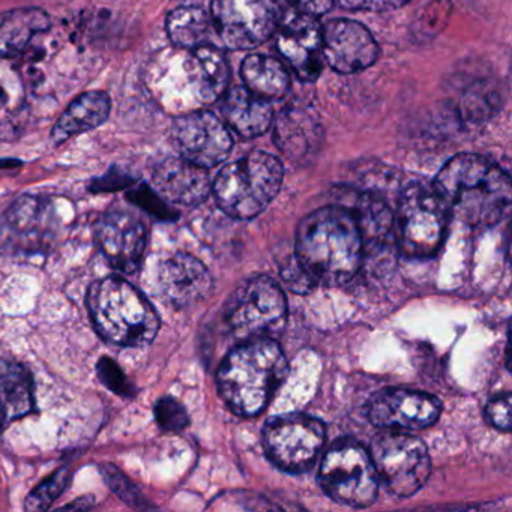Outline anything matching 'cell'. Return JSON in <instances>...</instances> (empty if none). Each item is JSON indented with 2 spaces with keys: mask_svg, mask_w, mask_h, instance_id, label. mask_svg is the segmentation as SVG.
Returning a JSON list of instances; mask_svg holds the SVG:
<instances>
[{
  "mask_svg": "<svg viewBox=\"0 0 512 512\" xmlns=\"http://www.w3.org/2000/svg\"><path fill=\"white\" fill-rule=\"evenodd\" d=\"M364 253L358 218L347 206L317 209L296 230V260L314 284L338 286L352 280Z\"/></svg>",
  "mask_w": 512,
  "mask_h": 512,
  "instance_id": "cell-1",
  "label": "cell"
},
{
  "mask_svg": "<svg viewBox=\"0 0 512 512\" xmlns=\"http://www.w3.org/2000/svg\"><path fill=\"white\" fill-rule=\"evenodd\" d=\"M433 190L449 217L467 226H494L511 208L508 173L482 155H455L437 173Z\"/></svg>",
  "mask_w": 512,
  "mask_h": 512,
  "instance_id": "cell-2",
  "label": "cell"
},
{
  "mask_svg": "<svg viewBox=\"0 0 512 512\" xmlns=\"http://www.w3.org/2000/svg\"><path fill=\"white\" fill-rule=\"evenodd\" d=\"M286 374L287 359L277 341H244L220 365L218 391L232 412L256 416L268 407Z\"/></svg>",
  "mask_w": 512,
  "mask_h": 512,
  "instance_id": "cell-3",
  "label": "cell"
},
{
  "mask_svg": "<svg viewBox=\"0 0 512 512\" xmlns=\"http://www.w3.org/2000/svg\"><path fill=\"white\" fill-rule=\"evenodd\" d=\"M88 307L98 334L118 346H145L160 328V317L151 302L122 278L95 283L89 290Z\"/></svg>",
  "mask_w": 512,
  "mask_h": 512,
  "instance_id": "cell-4",
  "label": "cell"
},
{
  "mask_svg": "<svg viewBox=\"0 0 512 512\" xmlns=\"http://www.w3.org/2000/svg\"><path fill=\"white\" fill-rule=\"evenodd\" d=\"M284 169L272 154L253 151L220 170L212 191L221 211L236 220L262 214L280 193Z\"/></svg>",
  "mask_w": 512,
  "mask_h": 512,
  "instance_id": "cell-5",
  "label": "cell"
},
{
  "mask_svg": "<svg viewBox=\"0 0 512 512\" xmlns=\"http://www.w3.org/2000/svg\"><path fill=\"white\" fill-rule=\"evenodd\" d=\"M224 319L238 340H275L287 320L283 290L266 275L250 278L230 296Z\"/></svg>",
  "mask_w": 512,
  "mask_h": 512,
  "instance_id": "cell-6",
  "label": "cell"
},
{
  "mask_svg": "<svg viewBox=\"0 0 512 512\" xmlns=\"http://www.w3.org/2000/svg\"><path fill=\"white\" fill-rule=\"evenodd\" d=\"M451 217L433 187L410 184L401 194L395 217V235L401 253L427 259L439 251Z\"/></svg>",
  "mask_w": 512,
  "mask_h": 512,
  "instance_id": "cell-7",
  "label": "cell"
},
{
  "mask_svg": "<svg viewBox=\"0 0 512 512\" xmlns=\"http://www.w3.org/2000/svg\"><path fill=\"white\" fill-rule=\"evenodd\" d=\"M319 482L341 505L368 508L379 494V476L364 446L352 440L335 443L320 464Z\"/></svg>",
  "mask_w": 512,
  "mask_h": 512,
  "instance_id": "cell-8",
  "label": "cell"
},
{
  "mask_svg": "<svg viewBox=\"0 0 512 512\" xmlns=\"http://www.w3.org/2000/svg\"><path fill=\"white\" fill-rule=\"evenodd\" d=\"M368 454L379 481L395 496H413L430 478L431 460L427 446L412 434L382 431L371 440Z\"/></svg>",
  "mask_w": 512,
  "mask_h": 512,
  "instance_id": "cell-9",
  "label": "cell"
},
{
  "mask_svg": "<svg viewBox=\"0 0 512 512\" xmlns=\"http://www.w3.org/2000/svg\"><path fill=\"white\" fill-rule=\"evenodd\" d=\"M326 428L320 419L292 413L271 419L263 431L269 460L289 473L307 472L325 445Z\"/></svg>",
  "mask_w": 512,
  "mask_h": 512,
  "instance_id": "cell-10",
  "label": "cell"
},
{
  "mask_svg": "<svg viewBox=\"0 0 512 512\" xmlns=\"http://www.w3.org/2000/svg\"><path fill=\"white\" fill-rule=\"evenodd\" d=\"M212 22L226 49L253 50L277 32L278 0H212Z\"/></svg>",
  "mask_w": 512,
  "mask_h": 512,
  "instance_id": "cell-11",
  "label": "cell"
},
{
  "mask_svg": "<svg viewBox=\"0 0 512 512\" xmlns=\"http://www.w3.org/2000/svg\"><path fill=\"white\" fill-rule=\"evenodd\" d=\"M56 236L52 205L37 197H23L0 218V251L13 257L46 253Z\"/></svg>",
  "mask_w": 512,
  "mask_h": 512,
  "instance_id": "cell-12",
  "label": "cell"
},
{
  "mask_svg": "<svg viewBox=\"0 0 512 512\" xmlns=\"http://www.w3.org/2000/svg\"><path fill=\"white\" fill-rule=\"evenodd\" d=\"M172 134L182 158L203 169L224 163L232 152L229 128L211 112L179 116L173 122Z\"/></svg>",
  "mask_w": 512,
  "mask_h": 512,
  "instance_id": "cell-13",
  "label": "cell"
},
{
  "mask_svg": "<svg viewBox=\"0 0 512 512\" xmlns=\"http://www.w3.org/2000/svg\"><path fill=\"white\" fill-rule=\"evenodd\" d=\"M323 61L340 74H355L376 64L380 47L362 23L335 19L322 28Z\"/></svg>",
  "mask_w": 512,
  "mask_h": 512,
  "instance_id": "cell-14",
  "label": "cell"
},
{
  "mask_svg": "<svg viewBox=\"0 0 512 512\" xmlns=\"http://www.w3.org/2000/svg\"><path fill=\"white\" fill-rule=\"evenodd\" d=\"M440 410V401L425 392L383 389L371 397L368 418L386 430H422L436 424Z\"/></svg>",
  "mask_w": 512,
  "mask_h": 512,
  "instance_id": "cell-15",
  "label": "cell"
},
{
  "mask_svg": "<svg viewBox=\"0 0 512 512\" xmlns=\"http://www.w3.org/2000/svg\"><path fill=\"white\" fill-rule=\"evenodd\" d=\"M277 49L302 82H316L323 70L322 28L316 17L290 11L281 17Z\"/></svg>",
  "mask_w": 512,
  "mask_h": 512,
  "instance_id": "cell-16",
  "label": "cell"
},
{
  "mask_svg": "<svg viewBox=\"0 0 512 512\" xmlns=\"http://www.w3.org/2000/svg\"><path fill=\"white\" fill-rule=\"evenodd\" d=\"M97 241L116 271L134 274L145 256L148 233L130 212L112 211L98 221Z\"/></svg>",
  "mask_w": 512,
  "mask_h": 512,
  "instance_id": "cell-17",
  "label": "cell"
},
{
  "mask_svg": "<svg viewBox=\"0 0 512 512\" xmlns=\"http://www.w3.org/2000/svg\"><path fill=\"white\" fill-rule=\"evenodd\" d=\"M155 191L176 205L196 206L208 199L212 190L208 169L185 158H166L152 175Z\"/></svg>",
  "mask_w": 512,
  "mask_h": 512,
  "instance_id": "cell-18",
  "label": "cell"
},
{
  "mask_svg": "<svg viewBox=\"0 0 512 512\" xmlns=\"http://www.w3.org/2000/svg\"><path fill=\"white\" fill-rule=\"evenodd\" d=\"M160 287L170 304L185 308L209 295L212 278L200 260L190 254L179 253L161 266Z\"/></svg>",
  "mask_w": 512,
  "mask_h": 512,
  "instance_id": "cell-19",
  "label": "cell"
},
{
  "mask_svg": "<svg viewBox=\"0 0 512 512\" xmlns=\"http://www.w3.org/2000/svg\"><path fill=\"white\" fill-rule=\"evenodd\" d=\"M274 124L275 145L292 161L314 157L322 146L323 128L313 110L289 106L281 110Z\"/></svg>",
  "mask_w": 512,
  "mask_h": 512,
  "instance_id": "cell-20",
  "label": "cell"
},
{
  "mask_svg": "<svg viewBox=\"0 0 512 512\" xmlns=\"http://www.w3.org/2000/svg\"><path fill=\"white\" fill-rule=\"evenodd\" d=\"M221 115L227 127L244 139L263 136L274 121L271 103L251 94L245 86H236L223 95Z\"/></svg>",
  "mask_w": 512,
  "mask_h": 512,
  "instance_id": "cell-21",
  "label": "cell"
},
{
  "mask_svg": "<svg viewBox=\"0 0 512 512\" xmlns=\"http://www.w3.org/2000/svg\"><path fill=\"white\" fill-rule=\"evenodd\" d=\"M112 112V100L103 91H89L80 95L62 113L52 130V142L62 145L73 137L101 127Z\"/></svg>",
  "mask_w": 512,
  "mask_h": 512,
  "instance_id": "cell-22",
  "label": "cell"
},
{
  "mask_svg": "<svg viewBox=\"0 0 512 512\" xmlns=\"http://www.w3.org/2000/svg\"><path fill=\"white\" fill-rule=\"evenodd\" d=\"M52 26L49 14L40 8H16L0 13V58L25 52L38 35Z\"/></svg>",
  "mask_w": 512,
  "mask_h": 512,
  "instance_id": "cell-23",
  "label": "cell"
},
{
  "mask_svg": "<svg viewBox=\"0 0 512 512\" xmlns=\"http://www.w3.org/2000/svg\"><path fill=\"white\" fill-rule=\"evenodd\" d=\"M241 77L245 88L263 100L280 101L289 94L292 80L286 68L271 56H247L242 62Z\"/></svg>",
  "mask_w": 512,
  "mask_h": 512,
  "instance_id": "cell-24",
  "label": "cell"
},
{
  "mask_svg": "<svg viewBox=\"0 0 512 512\" xmlns=\"http://www.w3.org/2000/svg\"><path fill=\"white\" fill-rule=\"evenodd\" d=\"M197 97L202 103H215L226 94L230 83V68L221 50L203 46L193 50L190 59Z\"/></svg>",
  "mask_w": 512,
  "mask_h": 512,
  "instance_id": "cell-25",
  "label": "cell"
},
{
  "mask_svg": "<svg viewBox=\"0 0 512 512\" xmlns=\"http://www.w3.org/2000/svg\"><path fill=\"white\" fill-rule=\"evenodd\" d=\"M167 35L179 49L193 50L212 46V37L217 35L211 14L196 5L176 8L167 16Z\"/></svg>",
  "mask_w": 512,
  "mask_h": 512,
  "instance_id": "cell-26",
  "label": "cell"
},
{
  "mask_svg": "<svg viewBox=\"0 0 512 512\" xmlns=\"http://www.w3.org/2000/svg\"><path fill=\"white\" fill-rule=\"evenodd\" d=\"M0 406L5 418H22L35 406L34 379L28 368L13 361H0Z\"/></svg>",
  "mask_w": 512,
  "mask_h": 512,
  "instance_id": "cell-27",
  "label": "cell"
},
{
  "mask_svg": "<svg viewBox=\"0 0 512 512\" xmlns=\"http://www.w3.org/2000/svg\"><path fill=\"white\" fill-rule=\"evenodd\" d=\"M350 209L358 218L359 227L364 236V244H367L368 241L382 239L391 230L394 217H392L391 209L388 208L385 200L380 197L370 193L362 194L359 196L355 208Z\"/></svg>",
  "mask_w": 512,
  "mask_h": 512,
  "instance_id": "cell-28",
  "label": "cell"
},
{
  "mask_svg": "<svg viewBox=\"0 0 512 512\" xmlns=\"http://www.w3.org/2000/svg\"><path fill=\"white\" fill-rule=\"evenodd\" d=\"M71 475L67 469L58 470L47 478L43 484L38 485L26 500L28 511H46L52 503L64 493L67 485L70 484Z\"/></svg>",
  "mask_w": 512,
  "mask_h": 512,
  "instance_id": "cell-29",
  "label": "cell"
},
{
  "mask_svg": "<svg viewBox=\"0 0 512 512\" xmlns=\"http://www.w3.org/2000/svg\"><path fill=\"white\" fill-rule=\"evenodd\" d=\"M154 413L158 425L166 431H181L190 424L187 410L173 397L160 398L155 404Z\"/></svg>",
  "mask_w": 512,
  "mask_h": 512,
  "instance_id": "cell-30",
  "label": "cell"
},
{
  "mask_svg": "<svg viewBox=\"0 0 512 512\" xmlns=\"http://www.w3.org/2000/svg\"><path fill=\"white\" fill-rule=\"evenodd\" d=\"M101 472H103L104 479H106L109 487L112 488L124 502L134 506V508H145V499H143L140 491L137 490L136 485H133V482H131L124 473L119 472L112 464H106V466L101 467Z\"/></svg>",
  "mask_w": 512,
  "mask_h": 512,
  "instance_id": "cell-31",
  "label": "cell"
},
{
  "mask_svg": "<svg viewBox=\"0 0 512 512\" xmlns=\"http://www.w3.org/2000/svg\"><path fill=\"white\" fill-rule=\"evenodd\" d=\"M128 197H130L131 202L136 203L139 208H142L143 211L148 212V214L154 215L158 220L172 221L176 220V217H178L175 211L167 206V203L164 202L163 197H161L157 191L145 187V185L131 191Z\"/></svg>",
  "mask_w": 512,
  "mask_h": 512,
  "instance_id": "cell-32",
  "label": "cell"
},
{
  "mask_svg": "<svg viewBox=\"0 0 512 512\" xmlns=\"http://www.w3.org/2000/svg\"><path fill=\"white\" fill-rule=\"evenodd\" d=\"M97 374L101 382L107 388L112 389L115 394L122 395V397H133L134 386L131 385L122 368L113 359L106 358V356L101 358L97 364Z\"/></svg>",
  "mask_w": 512,
  "mask_h": 512,
  "instance_id": "cell-33",
  "label": "cell"
},
{
  "mask_svg": "<svg viewBox=\"0 0 512 512\" xmlns=\"http://www.w3.org/2000/svg\"><path fill=\"white\" fill-rule=\"evenodd\" d=\"M487 419L497 430H511V394L499 395L487 404Z\"/></svg>",
  "mask_w": 512,
  "mask_h": 512,
  "instance_id": "cell-34",
  "label": "cell"
},
{
  "mask_svg": "<svg viewBox=\"0 0 512 512\" xmlns=\"http://www.w3.org/2000/svg\"><path fill=\"white\" fill-rule=\"evenodd\" d=\"M340 7L353 11H370V13H385L394 11L409 4L410 0H337Z\"/></svg>",
  "mask_w": 512,
  "mask_h": 512,
  "instance_id": "cell-35",
  "label": "cell"
},
{
  "mask_svg": "<svg viewBox=\"0 0 512 512\" xmlns=\"http://www.w3.org/2000/svg\"><path fill=\"white\" fill-rule=\"evenodd\" d=\"M284 2L289 5L290 11L319 19L331 11L335 0H284Z\"/></svg>",
  "mask_w": 512,
  "mask_h": 512,
  "instance_id": "cell-36",
  "label": "cell"
},
{
  "mask_svg": "<svg viewBox=\"0 0 512 512\" xmlns=\"http://www.w3.org/2000/svg\"><path fill=\"white\" fill-rule=\"evenodd\" d=\"M79 503H73V505L65 506L67 509H79ZM92 503H85V505L82 506L83 509L91 508Z\"/></svg>",
  "mask_w": 512,
  "mask_h": 512,
  "instance_id": "cell-37",
  "label": "cell"
},
{
  "mask_svg": "<svg viewBox=\"0 0 512 512\" xmlns=\"http://www.w3.org/2000/svg\"><path fill=\"white\" fill-rule=\"evenodd\" d=\"M5 413L2 406H0V430H2V425H4Z\"/></svg>",
  "mask_w": 512,
  "mask_h": 512,
  "instance_id": "cell-38",
  "label": "cell"
}]
</instances>
